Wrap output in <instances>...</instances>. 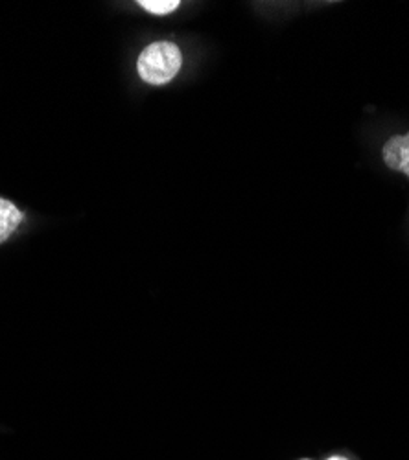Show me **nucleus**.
Instances as JSON below:
<instances>
[{"instance_id": "1", "label": "nucleus", "mask_w": 409, "mask_h": 460, "mask_svg": "<svg viewBox=\"0 0 409 460\" xmlns=\"http://www.w3.org/2000/svg\"><path fill=\"white\" fill-rule=\"evenodd\" d=\"M182 56L177 45L170 41H157L142 50L138 56V75L150 85H164L179 74Z\"/></svg>"}, {"instance_id": "5", "label": "nucleus", "mask_w": 409, "mask_h": 460, "mask_svg": "<svg viewBox=\"0 0 409 460\" xmlns=\"http://www.w3.org/2000/svg\"><path fill=\"white\" fill-rule=\"evenodd\" d=\"M328 460H345V458H342V456H333V458H328Z\"/></svg>"}, {"instance_id": "2", "label": "nucleus", "mask_w": 409, "mask_h": 460, "mask_svg": "<svg viewBox=\"0 0 409 460\" xmlns=\"http://www.w3.org/2000/svg\"><path fill=\"white\" fill-rule=\"evenodd\" d=\"M382 155L389 170L402 172L409 177V133L389 138L382 149Z\"/></svg>"}, {"instance_id": "4", "label": "nucleus", "mask_w": 409, "mask_h": 460, "mask_svg": "<svg viewBox=\"0 0 409 460\" xmlns=\"http://www.w3.org/2000/svg\"><path fill=\"white\" fill-rule=\"evenodd\" d=\"M138 6L154 15H168L179 8V0H140Z\"/></svg>"}, {"instance_id": "3", "label": "nucleus", "mask_w": 409, "mask_h": 460, "mask_svg": "<svg viewBox=\"0 0 409 460\" xmlns=\"http://www.w3.org/2000/svg\"><path fill=\"white\" fill-rule=\"evenodd\" d=\"M24 214L8 199L0 198V243H4L22 223Z\"/></svg>"}]
</instances>
